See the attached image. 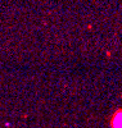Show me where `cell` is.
Instances as JSON below:
<instances>
[{"label":"cell","mask_w":122,"mask_h":128,"mask_svg":"<svg viewBox=\"0 0 122 128\" xmlns=\"http://www.w3.org/2000/svg\"><path fill=\"white\" fill-rule=\"evenodd\" d=\"M113 127L114 128H122V114L117 115V118L114 119V123H113Z\"/></svg>","instance_id":"1"}]
</instances>
